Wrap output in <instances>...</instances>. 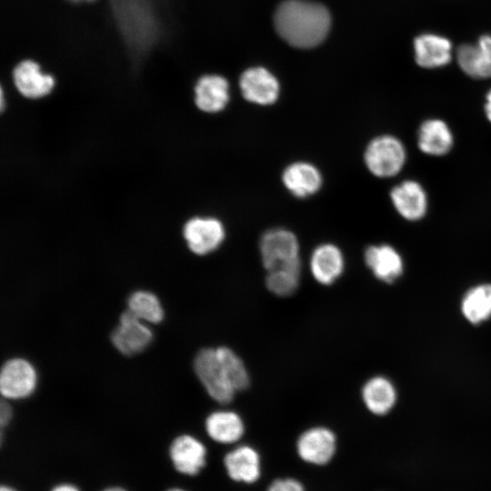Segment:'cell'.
<instances>
[{
  "mask_svg": "<svg viewBox=\"0 0 491 491\" xmlns=\"http://www.w3.org/2000/svg\"><path fill=\"white\" fill-rule=\"evenodd\" d=\"M274 24L278 35L296 48H311L326 37L331 17L321 4L306 0H286L277 7Z\"/></svg>",
  "mask_w": 491,
  "mask_h": 491,
  "instance_id": "obj_1",
  "label": "cell"
},
{
  "mask_svg": "<svg viewBox=\"0 0 491 491\" xmlns=\"http://www.w3.org/2000/svg\"><path fill=\"white\" fill-rule=\"evenodd\" d=\"M0 80L7 81L19 96L31 101L50 96L57 85L55 76L33 58L18 61L9 75L0 76Z\"/></svg>",
  "mask_w": 491,
  "mask_h": 491,
  "instance_id": "obj_2",
  "label": "cell"
},
{
  "mask_svg": "<svg viewBox=\"0 0 491 491\" xmlns=\"http://www.w3.org/2000/svg\"><path fill=\"white\" fill-rule=\"evenodd\" d=\"M194 372L207 395L220 405H228L237 393L217 355L216 348L207 346L197 351L193 360Z\"/></svg>",
  "mask_w": 491,
  "mask_h": 491,
  "instance_id": "obj_3",
  "label": "cell"
},
{
  "mask_svg": "<svg viewBox=\"0 0 491 491\" xmlns=\"http://www.w3.org/2000/svg\"><path fill=\"white\" fill-rule=\"evenodd\" d=\"M406 152L396 136L383 135L372 139L366 147L365 164L371 174L380 178L397 175L405 165Z\"/></svg>",
  "mask_w": 491,
  "mask_h": 491,
  "instance_id": "obj_4",
  "label": "cell"
},
{
  "mask_svg": "<svg viewBox=\"0 0 491 491\" xmlns=\"http://www.w3.org/2000/svg\"><path fill=\"white\" fill-rule=\"evenodd\" d=\"M149 325L138 319L128 309L119 316L117 326L110 335L114 347L123 356H134L145 351L153 342Z\"/></svg>",
  "mask_w": 491,
  "mask_h": 491,
  "instance_id": "obj_5",
  "label": "cell"
},
{
  "mask_svg": "<svg viewBox=\"0 0 491 491\" xmlns=\"http://www.w3.org/2000/svg\"><path fill=\"white\" fill-rule=\"evenodd\" d=\"M37 385V373L33 364L23 357L5 361L0 370V393L7 400L30 396Z\"/></svg>",
  "mask_w": 491,
  "mask_h": 491,
  "instance_id": "obj_6",
  "label": "cell"
},
{
  "mask_svg": "<svg viewBox=\"0 0 491 491\" xmlns=\"http://www.w3.org/2000/svg\"><path fill=\"white\" fill-rule=\"evenodd\" d=\"M183 236L193 254L205 256L222 245L225 238V229L217 218L195 216L184 225Z\"/></svg>",
  "mask_w": 491,
  "mask_h": 491,
  "instance_id": "obj_7",
  "label": "cell"
},
{
  "mask_svg": "<svg viewBox=\"0 0 491 491\" xmlns=\"http://www.w3.org/2000/svg\"><path fill=\"white\" fill-rule=\"evenodd\" d=\"M299 250L296 235L283 228L266 231L259 242L262 264L266 271L299 259Z\"/></svg>",
  "mask_w": 491,
  "mask_h": 491,
  "instance_id": "obj_8",
  "label": "cell"
},
{
  "mask_svg": "<svg viewBox=\"0 0 491 491\" xmlns=\"http://www.w3.org/2000/svg\"><path fill=\"white\" fill-rule=\"evenodd\" d=\"M336 450V436L326 426H313L301 433L296 441L299 457L313 465H326Z\"/></svg>",
  "mask_w": 491,
  "mask_h": 491,
  "instance_id": "obj_9",
  "label": "cell"
},
{
  "mask_svg": "<svg viewBox=\"0 0 491 491\" xmlns=\"http://www.w3.org/2000/svg\"><path fill=\"white\" fill-rule=\"evenodd\" d=\"M239 86L244 98L259 105H270L279 96L277 79L267 69L257 66L246 69L240 76Z\"/></svg>",
  "mask_w": 491,
  "mask_h": 491,
  "instance_id": "obj_10",
  "label": "cell"
},
{
  "mask_svg": "<svg viewBox=\"0 0 491 491\" xmlns=\"http://www.w3.org/2000/svg\"><path fill=\"white\" fill-rule=\"evenodd\" d=\"M169 456L176 471L186 476H195L205 466L206 448L194 436L183 434L172 441Z\"/></svg>",
  "mask_w": 491,
  "mask_h": 491,
  "instance_id": "obj_11",
  "label": "cell"
},
{
  "mask_svg": "<svg viewBox=\"0 0 491 491\" xmlns=\"http://www.w3.org/2000/svg\"><path fill=\"white\" fill-rule=\"evenodd\" d=\"M193 91L195 105L207 114L224 110L229 102V84L219 75H202L197 78Z\"/></svg>",
  "mask_w": 491,
  "mask_h": 491,
  "instance_id": "obj_12",
  "label": "cell"
},
{
  "mask_svg": "<svg viewBox=\"0 0 491 491\" xmlns=\"http://www.w3.org/2000/svg\"><path fill=\"white\" fill-rule=\"evenodd\" d=\"M460 69L475 79L491 78V35H481L476 44H463L456 53Z\"/></svg>",
  "mask_w": 491,
  "mask_h": 491,
  "instance_id": "obj_13",
  "label": "cell"
},
{
  "mask_svg": "<svg viewBox=\"0 0 491 491\" xmlns=\"http://www.w3.org/2000/svg\"><path fill=\"white\" fill-rule=\"evenodd\" d=\"M309 270L318 284L333 285L345 270V257L341 249L330 243L317 246L310 256Z\"/></svg>",
  "mask_w": 491,
  "mask_h": 491,
  "instance_id": "obj_14",
  "label": "cell"
},
{
  "mask_svg": "<svg viewBox=\"0 0 491 491\" xmlns=\"http://www.w3.org/2000/svg\"><path fill=\"white\" fill-rule=\"evenodd\" d=\"M390 198L397 213L406 220H419L427 211L426 193L416 181L406 180L394 186Z\"/></svg>",
  "mask_w": 491,
  "mask_h": 491,
  "instance_id": "obj_15",
  "label": "cell"
},
{
  "mask_svg": "<svg viewBox=\"0 0 491 491\" xmlns=\"http://www.w3.org/2000/svg\"><path fill=\"white\" fill-rule=\"evenodd\" d=\"M416 63L427 69L438 68L448 65L452 59L451 41L436 34L425 33L414 40Z\"/></svg>",
  "mask_w": 491,
  "mask_h": 491,
  "instance_id": "obj_16",
  "label": "cell"
},
{
  "mask_svg": "<svg viewBox=\"0 0 491 491\" xmlns=\"http://www.w3.org/2000/svg\"><path fill=\"white\" fill-rule=\"evenodd\" d=\"M364 259L373 275L385 283H392L403 273L400 254L386 244L370 246L365 250Z\"/></svg>",
  "mask_w": 491,
  "mask_h": 491,
  "instance_id": "obj_17",
  "label": "cell"
},
{
  "mask_svg": "<svg viewBox=\"0 0 491 491\" xmlns=\"http://www.w3.org/2000/svg\"><path fill=\"white\" fill-rule=\"evenodd\" d=\"M285 187L295 196L306 198L321 188L323 179L318 168L307 162H295L287 165L283 174Z\"/></svg>",
  "mask_w": 491,
  "mask_h": 491,
  "instance_id": "obj_18",
  "label": "cell"
},
{
  "mask_svg": "<svg viewBox=\"0 0 491 491\" xmlns=\"http://www.w3.org/2000/svg\"><path fill=\"white\" fill-rule=\"evenodd\" d=\"M224 465L229 477L237 482L254 483L261 474L260 456L247 445L238 446L228 452L224 457Z\"/></svg>",
  "mask_w": 491,
  "mask_h": 491,
  "instance_id": "obj_19",
  "label": "cell"
},
{
  "mask_svg": "<svg viewBox=\"0 0 491 491\" xmlns=\"http://www.w3.org/2000/svg\"><path fill=\"white\" fill-rule=\"evenodd\" d=\"M205 429L215 442L234 444L244 436L245 423L238 413L230 409H219L206 416Z\"/></svg>",
  "mask_w": 491,
  "mask_h": 491,
  "instance_id": "obj_20",
  "label": "cell"
},
{
  "mask_svg": "<svg viewBox=\"0 0 491 491\" xmlns=\"http://www.w3.org/2000/svg\"><path fill=\"white\" fill-rule=\"evenodd\" d=\"M454 143L452 131L447 124L437 118L423 122L417 132V145L421 152L434 156L447 154Z\"/></svg>",
  "mask_w": 491,
  "mask_h": 491,
  "instance_id": "obj_21",
  "label": "cell"
},
{
  "mask_svg": "<svg viewBox=\"0 0 491 491\" xmlns=\"http://www.w3.org/2000/svg\"><path fill=\"white\" fill-rule=\"evenodd\" d=\"M361 396L365 406L374 415L387 414L396 401L394 385L385 376L369 378L362 386Z\"/></svg>",
  "mask_w": 491,
  "mask_h": 491,
  "instance_id": "obj_22",
  "label": "cell"
},
{
  "mask_svg": "<svg viewBox=\"0 0 491 491\" xmlns=\"http://www.w3.org/2000/svg\"><path fill=\"white\" fill-rule=\"evenodd\" d=\"M301 271L302 264L300 258L273 268L266 271L265 286L276 296H291L299 287Z\"/></svg>",
  "mask_w": 491,
  "mask_h": 491,
  "instance_id": "obj_23",
  "label": "cell"
},
{
  "mask_svg": "<svg viewBox=\"0 0 491 491\" xmlns=\"http://www.w3.org/2000/svg\"><path fill=\"white\" fill-rule=\"evenodd\" d=\"M461 311L474 325L487 320L491 316V285L482 284L469 289L462 299Z\"/></svg>",
  "mask_w": 491,
  "mask_h": 491,
  "instance_id": "obj_24",
  "label": "cell"
},
{
  "mask_svg": "<svg viewBox=\"0 0 491 491\" xmlns=\"http://www.w3.org/2000/svg\"><path fill=\"white\" fill-rule=\"evenodd\" d=\"M127 308L141 321L156 325L163 321L165 311L156 295L146 290L133 292L126 301Z\"/></svg>",
  "mask_w": 491,
  "mask_h": 491,
  "instance_id": "obj_25",
  "label": "cell"
},
{
  "mask_svg": "<svg viewBox=\"0 0 491 491\" xmlns=\"http://www.w3.org/2000/svg\"><path fill=\"white\" fill-rule=\"evenodd\" d=\"M217 355L236 392L245 391L250 386V375L243 359L229 346H216Z\"/></svg>",
  "mask_w": 491,
  "mask_h": 491,
  "instance_id": "obj_26",
  "label": "cell"
},
{
  "mask_svg": "<svg viewBox=\"0 0 491 491\" xmlns=\"http://www.w3.org/2000/svg\"><path fill=\"white\" fill-rule=\"evenodd\" d=\"M266 491H306L303 485L294 478H279L271 483Z\"/></svg>",
  "mask_w": 491,
  "mask_h": 491,
  "instance_id": "obj_27",
  "label": "cell"
},
{
  "mask_svg": "<svg viewBox=\"0 0 491 491\" xmlns=\"http://www.w3.org/2000/svg\"><path fill=\"white\" fill-rule=\"evenodd\" d=\"M12 416V406L9 405L7 399L2 398L0 402V425L2 428L9 424Z\"/></svg>",
  "mask_w": 491,
  "mask_h": 491,
  "instance_id": "obj_28",
  "label": "cell"
},
{
  "mask_svg": "<svg viewBox=\"0 0 491 491\" xmlns=\"http://www.w3.org/2000/svg\"><path fill=\"white\" fill-rule=\"evenodd\" d=\"M485 113L488 121L491 123V89L486 95Z\"/></svg>",
  "mask_w": 491,
  "mask_h": 491,
  "instance_id": "obj_29",
  "label": "cell"
},
{
  "mask_svg": "<svg viewBox=\"0 0 491 491\" xmlns=\"http://www.w3.org/2000/svg\"><path fill=\"white\" fill-rule=\"evenodd\" d=\"M51 491H79V489L72 484H60L55 486Z\"/></svg>",
  "mask_w": 491,
  "mask_h": 491,
  "instance_id": "obj_30",
  "label": "cell"
},
{
  "mask_svg": "<svg viewBox=\"0 0 491 491\" xmlns=\"http://www.w3.org/2000/svg\"><path fill=\"white\" fill-rule=\"evenodd\" d=\"M65 1L69 3H73V4H85V3H94L96 0H65Z\"/></svg>",
  "mask_w": 491,
  "mask_h": 491,
  "instance_id": "obj_31",
  "label": "cell"
},
{
  "mask_svg": "<svg viewBox=\"0 0 491 491\" xmlns=\"http://www.w3.org/2000/svg\"><path fill=\"white\" fill-rule=\"evenodd\" d=\"M103 491H126L125 489L118 486H113L104 489Z\"/></svg>",
  "mask_w": 491,
  "mask_h": 491,
  "instance_id": "obj_32",
  "label": "cell"
},
{
  "mask_svg": "<svg viewBox=\"0 0 491 491\" xmlns=\"http://www.w3.org/2000/svg\"><path fill=\"white\" fill-rule=\"evenodd\" d=\"M0 491H17L9 486H2Z\"/></svg>",
  "mask_w": 491,
  "mask_h": 491,
  "instance_id": "obj_33",
  "label": "cell"
},
{
  "mask_svg": "<svg viewBox=\"0 0 491 491\" xmlns=\"http://www.w3.org/2000/svg\"><path fill=\"white\" fill-rule=\"evenodd\" d=\"M167 491H186V490L182 489V488L174 487V488L168 489Z\"/></svg>",
  "mask_w": 491,
  "mask_h": 491,
  "instance_id": "obj_34",
  "label": "cell"
}]
</instances>
